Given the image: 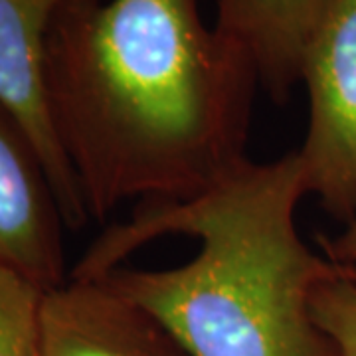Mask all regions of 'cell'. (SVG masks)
Masks as SVG:
<instances>
[{"label": "cell", "mask_w": 356, "mask_h": 356, "mask_svg": "<svg viewBox=\"0 0 356 356\" xmlns=\"http://www.w3.org/2000/svg\"><path fill=\"white\" fill-rule=\"evenodd\" d=\"M42 356H188L159 318L105 280L70 277L46 291Z\"/></svg>", "instance_id": "obj_5"}, {"label": "cell", "mask_w": 356, "mask_h": 356, "mask_svg": "<svg viewBox=\"0 0 356 356\" xmlns=\"http://www.w3.org/2000/svg\"><path fill=\"white\" fill-rule=\"evenodd\" d=\"M70 0H0V103L30 137L67 228L89 220L51 123L46 50L54 18Z\"/></svg>", "instance_id": "obj_4"}, {"label": "cell", "mask_w": 356, "mask_h": 356, "mask_svg": "<svg viewBox=\"0 0 356 356\" xmlns=\"http://www.w3.org/2000/svg\"><path fill=\"white\" fill-rule=\"evenodd\" d=\"M299 83L309 97L297 151L307 194L346 222L356 210V0H327L307 40Z\"/></svg>", "instance_id": "obj_3"}, {"label": "cell", "mask_w": 356, "mask_h": 356, "mask_svg": "<svg viewBox=\"0 0 356 356\" xmlns=\"http://www.w3.org/2000/svg\"><path fill=\"white\" fill-rule=\"evenodd\" d=\"M257 89L202 0H70L51 22L48 107L89 220L228 177L248 161Z\"/></svg>", "instance_id": "obj_1"}, {"label": "cell", "mask_w": 356, "mask_h": 356, "mask_svg": "<svg viewBox=\"0 0 356 356\" xmlns=\"http://www.w3.org/2000/svg\"><path fill=\"white\" fill-rule=\"evenodd\" d=\"M46 291L0 259V356H42Z\"/></svg>", "instance_id": "obj_8"}, {"label": "cell", "mask_w": 356, "mask_h": 356, "mask_svg": "<svg viewBox=\"0 0 356 356\" xmlns=\"http://www.w3.org/2000/svg\"><path fill=\"white\" fill-rule=\"evenodd\" d=\"M305 196L297 151L248 159L208 191L111 224L70 277L105 280L188 356H339L313 303L343 271L299 234Z\"/></svg>", "instance_id": "obj_2"}, {"label": "cell", "mask_w": 356, "mask_h": 356, "mask_svg": "<svg viewBox=\"0 0 356 356\" xmlns=\"http://www.w3.org/2000/svg\"><path fill=\"white\" fill-rule=\"evenodd\" d=\"M321 252L356 285V210L346 220V226L337 236L321 238Z\"/></svg>", "instance_id": "obj_10"}, {"label": "cell", "mask_w": 356, "mask_h": 356, "mask_svg": "<svg viewBox=\"0 0 356 356\" xmlns=\"http://www.w3.org/2000/svg\"><path fill=\"white\" fill-rule=\"evenodd\" d=\"M64 226L32 140L0 103V259L44 289L64 283Z\"/></svg>", "instance_id": "obj_6"}, {"label": "cell", "mask_w": 356, "mask_h": 356, "mask_svg": "<svg viewBox=\"0 0 356 356\" xmlns=\"http://www.w3.org/2000/svg\"><path fill=\"white\" fill-rule=\"evenodd\" d=\"M315 317L339 348V356H356V285L344 275L321 285Z\"/></svg>", "instance_id": "obj_9"}, {"label": "cell", "mask_w": 356, "mask_h": 356, "mask_svg": "<svg viewBox=\"0 0 356 356\" xmlns=\"http://www.w3.org/2000/svg\"><path fill=\"white\" fill-rule=\"evenodd\" d=\"M327 0H216L214 28L254 65L259 89L277 103L299 83L307 40Z\"/></svg>", "instance_id": "obj_7"}]
</instances>
